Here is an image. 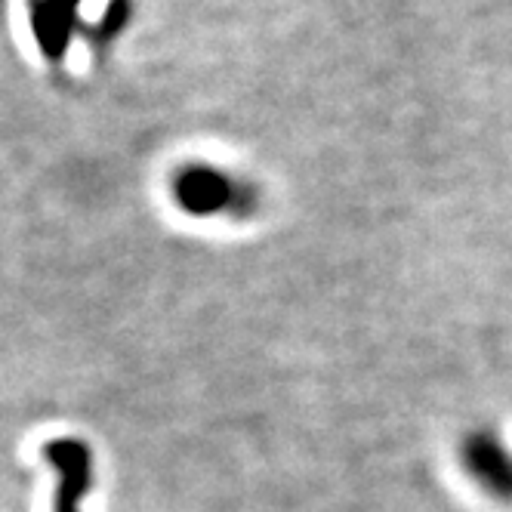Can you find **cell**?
Instances as JSON below:
<instances>
[{
    "label": "cell",
    "instance_id": "cell-3",
    "mask_svg": "<svg viewBox=\"0 0 512 512\" xmlns=\"http://www.w3.org/2000/svg\"><path fill=\"white\" fill-rule=\"evenodd\" d=\"M47 463L59 472L53 512H84L81 503L93 488V457L90 448L78 438H56L44 445Z\"/></svg>",
    "mask_w": 512,
    "mask_h": 512
},
{
    "label": "cell",
    "instance_id": "cell-1",
    "mask_svg": "<svg viewBox=\"0 0 512 512\" xmlns=\"http://www.w3.org/2000/svg\"><path fill=\"white\" fill-rule=\"evenodd\" d=\"M176 201L182 210L195 216H250L256 210V192L235 182L226 173H216L207 167L186 170L176 179Z\"/></svg>",
    "mask_w": 512,
    "mask_h": 512
},
{
    "label": "cell",
    "instance_id": "cell-2",
    "mask_svg": "<svg viewBox=\"0 0 512 512\" xmlns=\"http://www.w3.org/2000/svg\"><path fill=\"white\" fill-rule=\"evenodd\" d=\"M460 460H463L466 472L491 497L512 506V451L506 448V442L497 432H491V429L469 432L463 438Z\"/></svg>",
    "mask_w": 512,
    "mask_h": 512
}]
</instances>
